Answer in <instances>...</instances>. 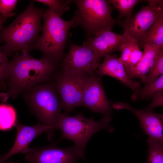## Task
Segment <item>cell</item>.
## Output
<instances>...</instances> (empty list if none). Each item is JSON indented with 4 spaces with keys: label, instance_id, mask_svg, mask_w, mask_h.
<instances>
[{
    "label": "cell",
    "instance_id": "6da1fadb",
    "mask_svg": "<svg viewBox=\"0 0 163 163\" xmlns=\"http://www.w3.org/2000/svg\"><path fill=\"white\" fill-rule=\"evenodd\" d=\"M58 63L43 56L40 59L28 54H14L9 62L6 81L8 90L0 93V100L3 102L9 97L14 99L21 93L28 91L37 85L48 82L54 75Z\"/></svg>",
    "mask_w": 163,
    "mask_h": 163
},
{
    "label": "cell",
    "instance_id": "7a4b0ae2",
    "mask_svg": "<svg viewBox=\"0 0 163 163\" xmlns=\"http://www.w3.org/2000/svg\"><path fill=\"white\" fill-rule=\"evenodd\" d=\"M45 10L36 8L33 2L30 3L10 25L0 30V42L4 43L0 50L8 56L19 51L29 53L42 31L41 20Z\"/></svg>",
    "mask_w": 163,
    "mask_h": 163
},
{
    "label": "cell",
    "instance_id": "3957f363",
    "mask_svg": "<svg viewBox=\"0 0 163 163\" xmlns=\"http://www.w3.org/2000/svg\"><path fill=\"white\" fill-rule=\"evenodd\" d=\"M44 21L42 34L32 46L30 50L41 51L43 56L58 63L65 56V48L69 29L77 25L74 16L68 21L64 20L50 8L45 10L43 16Z\"/></svg>",
    "mask_w": 163,
    "mask_h": 163
},
{
    "label": "cell",
    "instance_id": "277c9868",
    "mask_svg": "<svg viewBox=\"0 0 163 163\" xmlns=\"http://www.w3.org/2000/svg\"><path fill=\"white\" fill-rule=\"evenodd\" d=\"M25 100L33 113L49 128L47 134L50 140L58 123L62 109L54 84L49 82L37 85L23 94Z\"/></svg>",
    "mask_w": 163,
    "mask_h": 163
},
{
    "label": "cell",
    "instance_id": "5b68a950",
    "mask_svg": "<svg viewBox=\"0 0 163 163\" xmlns=\"http://www.w3.org/2000/svg\"><path fill=\"white\" fill-rule=\"evenodd\" d=\"M78 9L74 16L77 25L86 33L87 39L104 30H111L120 21L113 19L111 13L114 8L107 0H72Z\"/></svg>",
    "mask_w": 163,
    "mask_h": 163
},
{
    "label": "cell",
    "instance_id": "8992f818",
    "mask_svg": "<svg viewBox=\"0 0 163 163\" xmlns=\"http://www.w3.org/2000/svg\"><path fill=\"white\" fill-rule=\"evenodd\" d=\"M112 119L110 114L104 116L97 121L92 118H86L81 113L72 116L62 113L58 123L61 132V139L72 141L85 155L87 143L94 134L103 129L110 133L113 131L114 128L109 124Z\"/></svg>",
    "mask_w": 163,
    "mask_h": 163
},
{
    "label": "cell",
    "instance_id": "52a82bcc",
    "mask_svg": "<svg viewBox=\"0 0 163 163\" xmlns=\"http://www.w3.org/2000/svg\"><path fill=\"white\" fill-rule=\"evenodd\" d=\"M148 5L129 19L120 21L119 25L124 28L123 35L128 40L138 44L143 39L153 23L163 14L162 0H147Z\"/></svg>",
    "mask_w": 163,
    "mask_h": 163
},
{
    "label": "cell",
    "instance_id": "ba28073f",
    "mask_svg": "<svg viewBox=\"0 0 163 163\" xmlns=\"http://www.w3.org/2000/svg\"><path fill=\"white\" fill-rule=\"evenodd\" d=\"M90 75H74L61 71L54 75V84L65 114L68 115L75 107L81 106L84 88Z\"/></svg>",
    "mask_w": 163,
    "mask_h": 163
},
{
    "label": "cell",
    "instance_id": "9c48e42d",
    "mask_svg": "<svg viewBox=\"0 0 163 163\" xmlns=\"http://www.w3.org/2000/svg\"><path fill=\"white\" fill-rule=\"evenodd\" d=\"M100 61L90 48L70 41L68 53L60 62L61 72L76 75L94 74Z\"/></svg>",
    "mask_w": 163,
    "mask_h": 163
},
{
    "label": "cell",
    "instance_id": "30bf717a",
    "mask_svg": "<svg viewBox=\"0 0 163 163\" xmlns=\"http://www.w3.org/2000/svg\"><path fill=\"white\" fill-rule=\"evenodd\" d=\"M85 157L75 145L63 148L52 145L32 148L24 160L27 163H76Z\"/></svg>",
    "mask_w": 163,
    "mask_h": 163
},
{
    "label": "cell",
    "instance_id": "8fae6325",
    "mask_svg": "<svg viewBox=\"0 0 163 163\" xmlns=\"http://www.w3.org/2000/svg\"><path fill=\"white\" fill-rule=\"evenodd\" d=\"M81 106L104 116L111 111L110 102L107 98L101 79L94 74L90 75L84 88Z\"/></svg>",
    "mask_w": 163,
    "mask_h": 163
},
{
    "label": "cell",
    "instance_id": "7c38bea8",
    "mask_svg": "<svg viewBox=\"0 0 163 163\" xmlns=\"http://www.w3.org/2000/svg\"><path fill=\"white\" fill-rule=\"evenodd\" d=\"M14 126L17 133L14 143L7 154L0 157V163H5L9 158L17 153H28L32 149L29 147L32 140L43 132H46L47 134L49 132L48 127L41 123L30 126L17 121Z\"/></svg>",
    "mask_w": 163,
    "mask_h": 163
},
{
    "label": "cell",
    "instance_id": "4fadbf2b",
    "mask_svg": "<svg viewBox=\"0 0 163 163\" xmlns=\"http://www.w3.org/2000/svg\"><path fill=\"white\" fill-rule=\"evenodd\" d=\"M115 110L126 109L134 113L139 119L144 132L151 138L163 142V115L152 110H137L128 104L117 102L113 105Z\"/></svg>",
    "mask_w": 163,
    "mask_h": 163
},
{
    "label": "cell",
    "instance_id": "5bb4252c",
    "mask_svg": "<svg viewBox=\"0 0 163 163\" xmlns=\"http://www.w3.org/2000/svg\"><path fill=\"white\" fill-rule=\"evenodd\" d=\"M127 39L123 35L115 33L111 30L102 31L84 42L82 45L90 48L99 60L111 53L119 50Z\"/></svg>",
    "mask_w": 163,
    "mask_h": 163
},
{
    "label": "cell",
    "instance_id": "9a60e30c",
    "mask_svg": "<svg viewBox=\"0 0 163 163\" xmlns=\"http://www.w3.org/2000/svg\"><path fill=\"white\" fill-rule=\"evenodd\" d=\"M104 58V61L99 64L95 72L97 75L114 77L135 91L139 88L140 82L133 81L127 76L123 64L116 55H108Z\"/></svg>",
    "mask_w": 163,
    "mask_h": 163
},
{
    "label": "cell",
    "instance_id": "2e32d148",
    "mask_svg": "<svg viewBox=\"0 0 163 163\" xmlns=\"http://www.w3.org/2000/svg\"><path fill=\"white\" fill-rule=\"evenodd\" d=\"M143 48L144 49L143 55L139 62L135 67L125 71L131 79L139 78L145 84L147 74L163 48L150 46H145Z\"/></svg>",
    "mask_w": 163,
    "mask_h": 163
},
{
    "label": "cell",
    "instance_id": "e0dca14e",
    "mask_svg": "<svg viewBox=\"0 0 163 163\" xmlns=\"http://www.w3.org/2000/svg\"><path fill=\"white\" fill-rule=\"evenodd\" d=\"M138 45L142 48L150 46L163 48V14L153 23Z\"/></svg>",
    "mask_w": 163,
    "mask_h": 163
},
{
    "label": "cell",
    "instance_id": "ac0fdd59",
    "mask_svg": "<svg viewBox=\"0 0 163 163\" xmlns=\"http://www.w3.org/2000/svg\"><path fill=\"white\" fill-rule=\"evenodd\" d=\"M17 122L15 109L9 104H0V129L9 130L14 126Z\"/></svg>",
    "mask_w": 163,
    "mask_h": 163
},
{
    "label": "cell",
    "instance_id": "d6986e66",
    "mask_svg": "<svg viewBox=\"0 0 163 163\" xmlns=\"http://www.w3.org/2000/svg\"><path fill=\"white\" fill-rule=\"evenodd\" d=\"M163 91V75L155 81L145 86L142 88L135 91L132 98L133 100L148 98L153 96L156 93Z\"/></svg>",
    "mask_w": 163,
    "mask_h": 163
},
{
    "label": "cell",
    "instance_id": "ffe728a7",
    "mask_svg": "<svg viewBox=\"0 0 163 163\" xmlns=\"http://www.w3.org/2000/svg\"><path fill=\"white\" fill-rule=\"evenodd\" d=\"M109 3L112 5L118 11V19L125 17L126 19L131 18L132 12L135 6L143 1L140 0H109Z\"/></svg>",
    "mask_w": 163,
    "mask_h": 163
},
{
    "label": "cell",
    "instance_id": "44dd1931",
    "mask_svg": "<svg viewBox=\"0 0 163 163\" xmlns=\"http://www.w3.org/2000/svg\"><path fill=\"white\" fill-rule=\"evenodd\" d=\"M147 163H163V142L149 138Z\"/></svg>",
    "mask_w": 163,
    "mask_h": 163
},
{
    "label": "cell",
    "instance_id": "7402d4cb",
    "mask_svg": "<svg viewBox=\"0 0 163 163\" xmlns=\"http://www.w3.org/2000/svg\"><path fill=\"white\" fill-rule=\"evenodd\" d=\"M163 74V49H161L147 75L145 85L155 81Z\"/></svg>",
    "mask_w": 163,
    "mask_h": 163
},
{
    "label": "cell",
    "instance_id": "603a6c76",
    "mask_svg": "<svg viewBox=\"0 0 163 163\" xmlns=\"http://www.w3.org/2000/svg\"><path fill=\"white\" fill-rule=\"evenodd\" d=\"M32 1L48 5L49 8L52 10L55 14L61 17L64 12L69 10V5L72 2V0H34Z\"/></svg>",
    "mask_w": 163,
    "mask_h": 163
},
{
    "label": "cell",
    "instance_id": "cb8c5ba5",
    "mask_svg": "<svg viewBox=\"0 0 163 163\" xmlns=\"http://www.w3.org/2000/svg\"><path fill=\"white\" fill-rule=\"evenodd\" d=\"M8 56L0 50V86L4 90L7 89L6 81L8 75L9 62Z\"/></svg>",
    "mask_w": 163,
    "mask_h": 163
},
{
    "label": "cell",
    "instance_id": "d4e9b609",
    "mask_svg": "<svg viewBox=\"0 0 163 163\" xmlns=\"http://www.w3.org/2000/svg\"><path fill=\"white\" fill-rule=\"evenodd\" d=\"M131 41V52L129 60L127 64L124 66L125 71L131 69L136 66L143 55V52L140 50L138 44Z\"/></svg>",
    "mask_w": 163,
    "mask_h": 163
},
{
    "label": "cell",
    "instance_id": "484cf974",
    "mask_svg": "<svg viewBox=\"0 0 163 163\" xmlns=\"http://www.w3.org/2000/svg\"><path fill=\"white\" fill-rule=\"evenodd\" d=\"M18 2L17 0H0V15L6 19L15 15L13 11Z\"/></svg>",
    "mask_w": 163,
    "mask_h": 163
},
{
    "label": "cell",
    "instance_id": "4316f807",
    "mask_svg": "<svg viewBox=\"0 0 163 163\" xmlns=\"http://www.w3.org/2000/svg\"><path fill=\"white\" fill-rule=\"evenodd\" d=\"M132 49V41L127 39L120 47V51L122 53L119 59L123 63L124 66L128 62L130 56Z\"/></svg>",
    "mask_w": 163,
    "mask_h": 163
},
{
    "label": "cell",
    "instance_id": "83f0119b",
    "mask_svg": "<svg viewBox=\"0 0 163 163\" xmlns=\"http://www.w3.org/2000/svg\"><path fill=\"white\" fill-rule=\"evenodd\" d=\"M152 102L147 107L142 109L144 110H152L156 107L162 106L163 105V91H159L155 93L153 96Z\"/></svg>",
    "mask_w": 163,
    "mask_h": 163
},
{
    "label": "cell",
    "instance_id": "f1b7e54d",
    "mask_svg": "<svg viewBox=\"0 0 163 163\" xmlns=\"http://www.w3.org/2000/svg\"><path fill=\"white\" fill-rule=\"evenodd\" d=\"M6 20V19L4 18L0 15V30H3L4 28L3 24L4 22Z\"/></svg>",
    "mask_w": 163,
    "mask_h": 163
},
{
    "label": "cell",
    "instance_id": "f546056e",
    "mask_svg": "<svg viewBox=\"0 0 163 163\" xmlns=\"http://www.w3.org/2000/svg\"><path fill=\"white\" fill-rule=\"evenodd\" d=\"M6 163H15L12 160H9V161H8Z\"/></svg>",
    "mask_w": 163,
    "mask_h": 163
},
{
    "label": "cell",
    "instance_id": "4dcf8cb0",
    "mask_svg": "<svg viewBox=\"0 0 163 163\" xmlns=\"http://www.w3.org/2000/svg\"><path fill=\"white\" fill-rule=\"evenodd\" d=\"M4 90L3 88L0 86V90Z\"/></svg>",
    "mask_w": 163,
    "mask_h": 163
},
{
    "label": "cell",
    "instance_id": "1f68e13d",
    "mask_svg": "<svg viewBox=\"0 0 163 163\" xmlns=\"http://www.w3.org/2000/svg\"><path fill=\"white\" fill-rule=\"evenodd\" d=\"M16 163H19V162H17Z\"/></svg>",
    "mask_w": 163,
    "mask_h": 163
}]
</instances>
